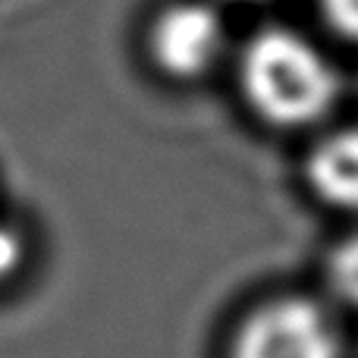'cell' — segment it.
Instances as JSON below:
<instances>
[{"label":"cell","instance_id":"obj_1","mask_svg":"<svg viewBox=\"0 0 358 358\" xmlns=\"http://www.w3.org/2000/svg\"><path fill=\"white\" fill-rule=\"evenodd\" d=\"M242 88L258 117L273 126H308L330 110L336 76L330 63L292 31H264L245 48Z\"/></svg>","mask_w":358,"mask_h":358},{"label":"cell","instance_id":"obj_2","mask_svg":"<svg viewBox=\"0 0 358 358\" xmlns=\"http://www.w3.org/2000/svg\"><path fill=\"white\" fill-rule=\"evenodd\" d=\"M233 358H340V340L321 308L283 299L248 317Z\"/></svg>","mask_w":358,"mask_h":358},{"label":"cell","instance_id":"obj_3","mask_svg":"<svg viewBox=\"0 0 358 358\" xmlns=\"http://www.w3.org/2000/svg\"><path fill=\"white\" fill-rule=\"evenodd\" d=\"M223 50V22L217 10L198 0L173 3L151 29V54L167 76L195 79L208 73Z\"/></svg>","mask_w":358,"mask_h":358},{"label":"cell","instance_id":"obj_4","mask_svg":"<svg viewBox=\"0 0 358 358\" xmlns=\"http://www.w3.org/2000/svg\"><path fill=\"white\" fill-rule=\"evenodd\" d=\"M308 182L327 204L358 210V132H340L317 145L308 161Z\"/></svg>","mask_w":358,"mask_h":358},{"label":"cell","instance_id":"obj_5","mask_svg":"<svg viewBox=\"0 0 358 358\" xmlns=\"http://www.w3.org/2000/svg\"><path fill=\"white\" fill-rule=\"evenodd\" d=\"M327 280H330V289H334L349 308L358 311V236L343 242V245L330 255Z\"/></svg>","mask_w":358,"mask_h":358},{"label":"cell","instance_id":"obj_6","mask_svg":"<svg viewBox=\"0 0 358 358\" xmlns=\"http://www.w3.org/2000/svg\"><path fill=\"white\" fill-rule=\"evenodd\" d=\"M321 6L340 35L358 41V0H321Z\"/></svg>","mask_w":358,"mask_h":358},{"label":"cell","instance_id":"obj_7","mask_svg":"<svg viewBox=\"0 0 358 358\" xmlns=\"http://www.w3.org/2000/svg\"><path fill=\"white\" fill-rule=\"evenodd\" d=\"M19 261H22V236L16 227L0 220V280L10 277Z\"/></svg>","mask_w":358,"mask_h":358}]
</instances>
